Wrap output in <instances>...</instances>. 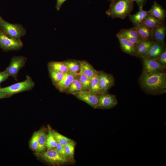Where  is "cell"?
Masks as SVG:
<instances>
[{"label": "cell", "mask_w": 166, "mask_h": 166, "mask_svg": "<svg viewBox=\"0 0 166 166\" xmlns=\"http://www.w3.org/2000/svg\"><path fill=\"white\" fill-rule=\"evenodd\" d=\"M139 81L142 90L148 94L159 95L166 92L165 72L149 74L142 73Z\"/></svg>", "instance_id": "cell-1"}, {"label": "cell", "mask_w": 166, "mask_h": 166, "mask_svg": "<svg viewBox=\"0 0 166 166\" xmlns=\"http://www.w3.org/2000/svg\"><path fill=\"white\" fill-rule=\"evenodd\" d=\"M134 5L133 0H117L111 3L106 14L113 18L124 19L130 14Z\"/></svg>", "instance_id": "cell-2"}, {"label": "cell", "mask_w": 166, "mask_h": 166, "mask_svg": "<svg viewBox=\"0 0 166 166\" xmlns=\"http://www.w3.org/2000/svg\"><path fill=\"white\" fill-rule=\"evenodd\" d=\"M34 83L32 78L29 76H27L26 79L24 81L7 87H0V92L10 96L17 93L30 90L34 87Z\"/></svg>", "instance_id": "cell-3"}, {"label": "cell", "mask_w": 166, "mask_h": 166, "mask_svg": "<svg viewBox=\"0 0 166 166\" xmlns=\"http://www.w3.org/2000/svg\"><path fill=\"white\" fill-rule=\"evenodd\" d=\"M1 26L8 37L20 39L26 34V30L20 25L10 23L2 19L1 21Z\"/></svg>", "instance_id": "cell-4"}, {"label": "cell", "mask_w": 166, "mask_h": 166, "mask_svg": "<svg viewBox=\"0 0 166 166\" xmlns=\"http://www.w3.org/2000/svg\"><path fill=\"white\" fill-rule=\"evenodd\" d=\"M40 155L42 159L53 165L64 164L68 162L69 160L61 156L55 148L47 150Z\"/></svg>", "instance_id": "cell-5"}, {"label": "cell", "mask_w": 166, "mask_h": 166, "mask_svg": "<svg viewBox=\"0 0 166 166\" xmlns=\"http://www.w3.org/2000/svg\"><path fill=\"white\" fill-rule=\"evenodd\" d=\"M26 58L21 56L14 57L11 59L9 66L3 71L9 76L17 80V76L19 71L24 66Z\"/></svg>", "instance_id": "cell-6"}, {"label": "cell", "mask_w": 166, "mask_h": 166, "mask_svg": "<svg viewBox=\"0 0 166 166\" xmlns=\"http://www.w3.org/2000/svg\"><path fill=\"white\" fill-rule=\"evenodd\" d=\"M20 39L10 38L0 31V47L6 50H17L23 46Z\"/></svg>", "instance_id": "cell-7"}, {"label": "cell", "mask_w": 166, "mask_h": 166, "mask_svg": "<svg viewBox=\"0 0 166 166\" xmlns=\"http://www.w3.org/2000/svg\"><path fill=\"white\" fill-rule=\"evenodd\" d=\"M140 58L143 64L142 73L149 74L164 72L166 66L161 65L155 59L144 57Z\"/></svg>", "instance_id": "cell-8"}, {"label": "cell", "mask_w": 166, "mask_h": 166, "mask_svg": "<svg viewBox=\"0 0 166 166\" xmlns=\"http://www.w3.org/2000/svg\"><path fill=\"white\" fill-rule=\"evenodd\" d=\"M73 95L79 100L84 101L93 108H97L99 94L90 91L82 90Z\"/></svg>", "instance_id": "cell-9"}, {"label": "cell", "mask_w": 166, "mask_h": 166, "mask_svg": "<svg viewBox=\"0 0 166 166\" xmlns=\"http://www.w3.org/2000/svg\"><path fill=\"white\" fill-rule=\"evenodd\" d=\"M118 101L115 95L103 93L99 94V101L97 109H109L115 106Z\"/></svg>", "instance_id": "cell-10"}, {"label": "cell", "mask_w": 166, "mask_h": 166, "mask_svg": "<svg viewBox=\"0 0 166 166\" xmlns=\"http://www.w3.org/2000/svg\"><path fill=\"white\" fill-rule=\"evenodd\" d=\"M99 83L102 93L107 92L113 86L115 82L113 76L102 71H98Z\"/></svg>", "instance_id": "cell-11"}, {"label": "cell", "mask_w": 166, "mask_h": 166, "mask_svg": "<svg viewBox=\"0 0 166 166\" xmlns=\"http://www.w3.org/2000/svg\"><path fill=\"white\" fill-rule=\"evenodd\" d=\"M79 74V73L77 72H73L68 71L64 73L61 80L55 85V86L60 92H65L75 78Z\"/></svg>", "instance_id": "cell-12"}, {"label": "cell", "mask_w": 166, "mask_h": 166, "mask_svg": "<svg viewBox=\"0 0 166 166\" xmlns=\"http://www.w3.org/2000/svg\"><path fill=\"white\" fill-rule=\"evenodd\" d=\"M165 50V43L153 40V42L144 57L155 59Z\"/></svg>", "instance_id": "cell-13"}, {"label": "cell", "mask_w": 166, "mask_h": 166, "mask_svg": "<svg viewBox=\"0 0 166 166\" xmlns=\"http://www.w3.org/2000/svg\"><path fill=\"white\" fill-rule=\"evenodd\" d=\"M116 36L120 42L122 51L131 55L136 56V45L120 35L117 34Z\"/></svg>", "instance_id": "cell-14"}, {"label": "cell", "mask_w": 166, "mask_h": 166, "mask_svg": "<svg viewBox=\"0 0 166 166\" xmlns=\"http://www.w3.org/2000/svg\"><path fill=\"white\" fill-rule=\"evenodd\" d=\"M166 34V26L164 22L152 29V40L165 43Z\"/></svg>", "instance_id": "cell-15"}, {"label": "cell", "mask_w": 166, "mask_h": 166, "mask_svg": "<svg viewBox=\"0 0 166 166\" xmlns=\"http://www.w3.org/2000/svg\"><path fill=\"white\" fill-rule=\"evenodd\" d=\"M153 42L152 40H148L140 38L136 45V57L139 58L145 57Z\"/></svg>", "instance_id": "cell-16"}, {"label": "cell", "mask_w": 166, "mask_h": 166, "mask_svg": "<svg viewBox=\"0 0 166 166\" xmlns=\"http://www.w3.org/2000/svg\"><path fill=\"white\" fill-rule=\"evenodd\" d=\"M148 11L149 14L162 21L165 22L166 16V10L156 1H154L152 5Z\"/></svg>", "instance_id": "cell-17"}, {"label": "cell", "mask_w": 166, "mask_h": 166, "mask_svg": "<svg viewBox=\"0 0 166 166\" xmlns=\"http://www.w3.org/2000/svg\"><path fill=\"white\" fill-rule=\"evenodd\" d=\"M138 11L133 15H129L130 20L133 24L134 27H136L141 24L144 20L149 14L148 11L144 10L143 7L139 8Z\"/></svg>", "instance_id": "cell-18"}, {"label": "cell", "mask_w": 166, "mask_h": 166, "mask_svg": "<svg viewBox=\"0 0 166 166\" xmlns=\"http://www.w3.org/2000/svg\"><path fill=\"white\" fill-rule=\"evenodd\" d=\"M80 64V71L90 79L97 73L93 66L85 61H78Z\"/></svg>", "instance_id": "cell-19"}, {"label": "cell", "mask_w": 166, "mask_h": 166, "mask_svg": "<svg viewBox=\"0 0 166 166\" xmlns=\"http://www.w3.org/2000/svg\"><path fill=\"white\" fill-rule=\"evenodd\" d=\"M82 90V86L79 79V74L74 79L73 81L66 89L65 92L73 94Z\"/></svg>", "instance_id": "cell-20"}, {"label": "cell", "mask_w": 166, "mask_h": 166, "mask_svg": "<svg viewBox=\"0 0 166 166\" xmlns=\"http://www.w3.org/2000/svg\"><path fill=\"white\" fill-rule=\"evenodd\" d=\"M139 38L146 40H152V29L142 25L136 27Z\"/></svg>", "instance_id": "cell-21"}, {"label": "cell", "mask_w": 166, "mask_h": 166, "mask_svg": "<svg viewBox=\"0 0 166 166\" xmlns=\"http://www.w3.org/2000/svg\"><path fill=\"white\" fill-rule=\"evenodd\" d=\"M165 22L149 14L144 20L140 25L152 29L159 24Z\"/></svg>", "instance_id": "cell-22"}, {"label": "cell", "mask_w": 166, "mask_h": 166, "mask_svg": "<svg viewBox=\"0 0 166 166\" xmlns=\"http://www.w3.org/2000/svg\"><path fill=\"white\" fill-rule=\"evenodd\" d=\"M90 91L98 94H102L100 85L98 71L90 79Z\"/></svg>", "instance_id": "cell-23"}, {"label": "cell", "mask_w": 166, "mask_h": 166, "mask_svg": "<svg viewBox=\"0 0 166 166\" xmlns=\"http://www.w3.org/2000/svg\"><path fill=\"white\" fill-rule=\"evenodd\" d=\"M48 66L50 77L55 85L61 80L65 73L59 72L50 66L48 65Z\"/></svg>", "instance_id": "cell-24"}, {"label": "cell", "mask_w": 166, "mask_h": 166, "mask_svg": "<svg viewBox=\"0 0 166 166\" xmlns=\"http://www.w3.org/2000/svg\"><path fill=\"white\" fill-rule=\"evenodd\" d=\"M47 135L44 130H42L39 137L38 148L37 151L39 152H42L45 151L46 147Z\"/></svg>", "instance_id": "cell-25"}, {"label": "cell", "mask_w": 166, "mask_h": 166, "mask_svg": "<svg viewBox=\"0 0 166 166\" xmlns=\"http://www.w3.org/2000/svg\"><path fill=\"white\" fill-rule=\"evenodd\" d=\"M48 128L49 131L47 136L46 143V147L47 150L55 148L57 144V142L52 133L51 128L49 127Z\"/></svg>", "instance_id": "cell-26"}, {"label": "cell", "mask_w": 166, "mask_h": 166, "mask_svg": "<svg viewBox=\"0 0 166 166\" xmlns=\"http://www.w3.org/2000/svg\"><path fill=\"white\" fill-rule=\"evenodd\" d=\"M79 79L82 86V90L90 91V79L80 71Z\"/></svg>", "instance_id": "cell-27"}, {"label": "cell", "mask_w": 166, "mask_h": 166, "mask_svg": "<svg viewBox=\"0 0 166 166\" xmlns=\"http://www.w3.org/2000/svg\"><path fill=\"white\" fill-rule=\"evenodd\" d=\"M48 65L60 72L64 73L68 71V68L63 62L51 61L48 63Z\"/></svg>", "instance_id": "cell-28"}, {"label": "cell", "mask_w": 166, "mask_h": 166, "mask_svg": "<svg viewBox=\"0 0 166 166\" xmlns=\"http://www.w3.org/2000/svg\"><path fill=\"white\" fill-rule=\"evenodd\" d=\"M52 133L57 143L64 146L71 141V139L63 136L53 130H51Z\"/></svg>", "instance_id": "cell-29"}, {"label": "cell", "mask_w": 166, "mask_h": 166, "mask_svg": "<svg viewBox=\"0 0 166 166\" xmlns=\"http://www.w3.org/2000/svg\"><path fill=\"white\" fill-rule=\"evenodd\" d=\"M63 62L66 66L69 71L77 72L80 69V64L78 61L66 60Z\"/></svg>", "instance_id": "cell-30"}, {"label": "cell", "mask_w": 166, "mask_h": 166, "mask_svg": "<svg viewBox=\"0 0 166 166\" xmlns=\"http://www.w3.org/2000/svg\"><path fill=\"white\" fill-rule=\"evenodd\" d=\"M76 142L72 140L64 146L66 152L70 160H73L74 157Z\"/></svg>", "instance_id": "cell-31"}, {"label": "cell", "mask_w": 166, "mask_h": 166, "mask_svg": "<svg viewBox=\"0 0 166 166\" xmlns=\"http://www.w3.org/2000/svg\"><path fill=\"white\" fill-rule=\"evenodd\" d=\"M42 130L35 132L31 139L30 142V146L31 149L34 151H37L39 136Z\"/></svg>", "instance_id": "cell-32"}, {"label": "cell", "mask_w": 166, "mask_h": 166, "mask_svg": "<svg viewBox=\"0 0 166 166\" xmlns=\"http://www.w3.org/2000/svg\"><path fill=\"white\" fill-rule=\"evenodd\" d=\"M117 34L121 36L126 35L139 38L136 28L135 27L128 29H121Z\"/></svg>", "instance_id": "cell-33"}, {"label": "cell", "mask_w": 166, "mask_h": 166, "mask_svg": "<svg viewBox=\"0 0 166 166\" xmlns=\"http://www.w3.org/2000/svg\"><path fill=\"white\" fill-rule=\"evenodd\" d=\"M58 152L63 157L70 160L67 156L64 145L57 143L55 148Z\"/></svg>", "instance_id": "cell-34"}, {"label": "cell", "mask_w": 166, "mask_h": 166, "mask_svg": "<svg viewBox=\"0 0 166 166\" xmlns=\"http://www.w3.org/2000/svg\"><path fill=\"white\" fill-rule=\"evenodd\" d=\"M164 66L166 65V50H165L156 59H155Z\"/></svg>", "instance_id": "cell-35"}, {"label": "cell", "mask_w": 166, "mask_h": 166, "mask_svg": "<svg viewBox=\"0 0 166 166\" xmlns=\"http://www.w3.org/2000/svg\"><path fill=\"white\" fill-rule=\"evenodd\" d=\"M121 36L135 45L140 39L139 38L133 37L128 35H125Z\"/></svg>", "instance_id": "cell-36"}, {"label": "cell", "mask_w": 166, "mask_h": 166, "mask_svg": "<svg viewBox=\"0 0 166 166\" xmlns=\"http://www.w3.org/2000/svg\"><path fill=\"white\" fill-rule=\"evenodd\" d=\"M9 76L6 73L3 72H0V84L3 81L6 80Z\"/></svg>", "instance_id": "cell-37"}, {"label": "cell", "mask_w": 166, "mask_h": 166, "mask_svg": "<svg viewBox=\"0 0 166 166\" xmlns=\"http://www.w3.org/2000/svg\"><path fill=\"white\" fill-rule=\"evenodd\" d=\"M137 3L139 8L143 7L146 3L147 0H133Z\"/></svg>", "instance_id": "cell-38"}, {"label": "cell", "mask_w": 166, "mask_h": 166, "mask_svg": "<svg viewBox=\"0 0 166 166\" xmlns=\"http://www.w3.org/2000/svg\"><path fill=\"white\" fill-rule=\"evenodd\" d=\"M67 0H57V3L56 5V8L57 10L60 9L62 5Z\"/></svg>", "instance_id": "cell-39"}, {"label": "cell", "mask_w": 166, "mask_h": 166, "mask_svg": "<svg viewBox=\"0 0 166 166\" xmlns=\"http://www.w3.org/2000/svg\"><path fill=\"white\" fill-rule=\"evenodd\" d=\"M10 96L5 94L4 93L0 92V99L6 98L10 97Z\"/></svg>", "instance_id": "cell-40"}, {"label": "cell", "mask_w": 166, "mask_h": 166, "mask_svg": "<svg viewBox=\"0 0 166 166\" xmlns=\"http://www.w3.org/2000/svg\"><path fill=\"white\" fill-rule=\"evenodd\" d=\"M108 0L109 1V2H110L111 3L114 2L117 0Z\"/></svg>", "instance_id": "cell-41"}, {"label": "cell", "mask_w": 166, "mask_h": 166, "mask_svg": "<svg viewBox=\"0 0 166 166\" xmlns=\"http://www.w3.org/2000/svg\"><path fill=\"white\" fill-rule=\"evenodd\" d=\"M1 19H2V18H1V17L0 16V28L1 27Z\"/></svg>", "instance_id": "cell-42"}, {"label": "cell", "mask_w": 166, "mask_h": 166, "mask_svg": "<svg viewBox=\"0 0 166 166\" xmlns=\"http://www.w3.org/2000/svg\"></svg>", "instance_id": "cell-43"}]
</instances>
